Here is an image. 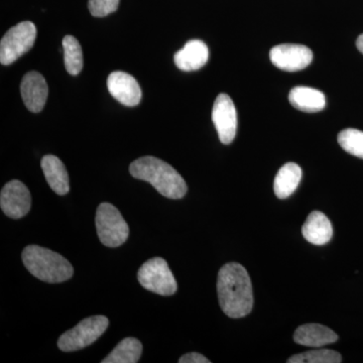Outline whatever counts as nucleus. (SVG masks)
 Returning <instances> with one entry per match:
<instances>
[{
	"label": "nucleus",
	"instance_id": "nucleus-1",
	"mask_svg": "<svg viewBox=\"0 0 363 363\" xmlns=\"http://www.w3.org/2000/svg\"><path fill=\"white\" fill-rule=\"evenodd\" d=\"M217 293L222 311L238 319L247 316L253 307V292L250 274L238 262L221 267L217 279Z\"/></svg>",
	"mask_w": 363,
	"mask_h": 363
},
{
	"label": "nucleus",
	"instance_id": "nucleus-2",
	"mask_svg": "<svg viewBox=\"0 0 363 363\" xmlns=\"http://www.w3.org/2000/svg\"><path fill=\"white\" fill-rule=\"evenodd\" d=\"M130 175L150 183L160 194L169 199H181L188 187L183 177L168 162L155 157H143L131 162Z\"/></svg>",
	"mask_w": 363,
	"mask_h": 363
},
{
	"label": "nucleus",
	"instance_id": "nucleus-3",
	"mask_svg": "<svg viewBox=\"0 0 363 363\" xmlns=\"http://www.w3.org/2000/svg\"><path fill=\"white\" fill-rule=\"evenodd\" d=\"M21 259L26 269L45 283H63L73 277L74 269L69 260L48 248L28 245L23 250Z\"/></svg>",
	"mask_w": 363,
	"mask_h": 363
},
{
	"label": "nucleus",
	"instance_id": "nucleus-4",
	"mask_svg": "<svg viewBox=\"0 0 363 363\" xmlns=\"http://www.w3.org/2000/svg\"><path fill=\"white\" fill-rule=\"evenodd\" d=\"M99 240L105 247H118L128 240L130 227L119 210L109 203H101L95 217Z\"/></svg>",
	"mask_w": 363,
	"mask_h": 363
},
{
	"label": "nucleus",
	"instance_id": "nucleus-5",
	"mask_svg": "<svg viewBox=\"0 0 363 363\" xmlns=\"http://www.w3.org/2000/svg\"><path fill=\"white\" fill-rule=\"evenodd\" d=\"M109 326V320L105 316L86 318L74 328L62 334L58 346L64 352H72L87 347L94 343Z\"/></svg>",
	"mask_w": 363,
	"mask_h": 363
},
{
	"label": "nucleus",
	"instance_id": "nucleus-6",
	"mask_svg": "<svg viewBox=\"0 0 363 363\" xmlns=\"http://www.w3.org/2000/svg\"><path fill=\"white\" fill-rule=\"evenodd\" d=\"M37 39V28L32 21H23L13 26L0 42V62L7 66L32 49Z\"/></svg>",
	"mask_w": 363,
	"mask_h": 363
},
{
	"label": "nucleus",
	"instance_id": "nucleus-7",
	"mask_svg": "<svg viewBox=\"0 0 363 363\" xmlns=\"http://www.w3.org/2000/svg\"><path fill=\"white\" fill-rule=\"evenodd\" d=\"M138 279L145 290L157 295H174L178 288L168 262L162 257H154L145 262L138 272Z\"/></svg>",
	"mask_w": 363,
	"mask_h": 363
},
{
	"label": "nucleus",
	"instance_id": "nucleus-8",
	"mask_svg": "<svg viewBox=\"0 0 363 363\" xmlns=\"http://www.w3.org/2000/svg\"><path fill=\"white\" fill-rule=\"evenodd\" d=\"M212 121L220 142L224 145L233 143L238 131V113L233 99L225 93H221L215 100Z\"/></svg>",
	"mask_w": 363,
	"mask_h": 363
},
{
	"label": "nucleus",
	"instance_id": "nucleus-9",
	"mask_svg": "<svg viewBox=\"0 0 363 363\" xmlns=\"http://www.w3.org/2000/svg\"><path fill=\"white\" fill-rule=\"evenodd\" d=\"M272 63L286 72H297L312 63L313 52L303 45L283 44L272 48L269 52Z\"/></svg>",
	"mask_w": 363,
	"mask_h": 363
},
{
	"label": "nucleus",
	"instance_id": "nucleus-10",
	"mask_svg": "<svg viewBox=\"0 0 363 363\" xmlns=\"http://www.w3.org/2000/svg\"><path fill=\"white\" fill-rule=\"evenodd\" d=\"M32 197L30 191L21 181L13 180L4 185L0 193V207L6 216L20 219L30 212Z\"/></svg>",
	"mask_w": 363,
	"mask_h": 363
},
{
	"label": "nucleus",
	"instance_id": "nucleus-11",
	"mask_svg": "<svg viewBox=\"0 0 363 363\" xmlns=\"http://www.w3.org/2000/svg\"><path fill=\"white\" fill-rule=\"evenodd\" d=\"M109 93L125 106H136L142 99V89L133 76L125 72H112L107 79Z\"/></svg>",
	"mask_w": 363,
	"mask_h": 363
},
{
	"label": "nucleus",
	"instance_id": "nucleus-12",
	"mask_svg": "<svg viewBox=\"0 0 363 363\" xmlns=\"http://www.w3.org/2000/svg\"><path fill=\"white\" fill-rule=\"evenodd\" d=\"M47 82L38 72H28L23 76L21 83V94L26 108L33 113H39L47 102Z\"/></svg>",
	"mask_w": 363,
	"mask_h": 363
},
{
	"label": "nucleus",
	"instance_id": "nucleus-13",
	"mask_svg": "<svg viewBox=\"0 0 363 363\" xmlns=\"http://www.w3.org/2000/svg\"><path fill=\"white\" fill-rule=\"evenodd\" d=\"M209 58V50L205 43L199 40H189L183 49L174 56L176 66L182 71L199 70L206 65Z\"/></svg>",
	"mask_w": 363,
	"mask_h": 363
},
{
	"label": "nucleus",
	"instance_id": "nucleus-14",
	"mask_svg": "<svg viewBox=\"0 0 363 363\" xmlns=\"http://www.w3.org/2000/svg\"><path fill=\"white\" fill-rule=\"evenodd\" d=\"M337 340V334L321 324L302 325L294 333V341L307 347H322Z\"/></svg>",
	"mask_w": 363,
	"mask_h": 363
},
{
	"label": "nucleus",
	"instance_id": "nucleus-15",
	"mask_svg": "<svg viewBox=\"0 0 363 363\" xmlns=\"http://www.w3.org/2000/svg\"><path fill=\"white\" fill-rule=\"evenodd\" d=\"M306 240L314 245H324L331 240L333 228L328 217L320 211H313L306 219L302 227Z\"/></svg>",
	"mask_w": 363,
	"mask_h": 363
},
{
	"label": "nucleus",
	"instance_id": "nucleus-16",
	"mask_svg": "<svg viewBox=\"0 0 363 363\" xmlns=\"http://www.w3.org/2000/svg\"><path fill=\"white\" fill-rule=\"evenodd\" d=\"M42 169L45 180L56 194L66 195L70 191L69 175L63 162L52 155H47L43 157Z\"/></svg>",
	"mask_w": 363,
	"mask_h": 363
},
{
	"label": "nucleus",
	"instance_id": "nucleus-17",
	"mask_svg": "<svg viewBox=\"0 0 363 363\" xmlns=\"http://www.w3.org/2000/svg\"><path fill=\"white\" fill-rule=\"evenodd\" d=\"M289 101L296 109L307 113L323 111L326 106V97L321 91L304 86L293 88L289 94Z\"/></svg>",
	"mask_w": 363,
	"mask_h": 363
},
{
	"label": "nucleus",
	"instance_id": "nucleus-18",
	"mask_svg": "<svg viewBox=\"0 0 363 363\" xmlns=\"http://www.w3.org/2000/svg\"><path fill=\"white\" fill-rule=\"evenodd\" d=\"M302 175V169L295 162L284 164L274 178V191L277 197L279 199L290 197L297 190Z\"/></svg>",
	"mask_w": 363,
	"mask_h": 363
},
{
	"label": "nucleus",
	"instance_id": "nucleus-19",
	"mask_svg": "<svg viewBox=\"0 0 363 363\" xmlns=\"http://www.w3.org/2000/svg\"><path fill=\"white\" fill-rule=\"evenodd\" d=\"M143 345L136 338L123 339L117 344L108 357L102 363H136L142 357Z\"/></svg>",
	"mask_w": 363,
	"mask_h": 363
},
{
	"label": "nucleus",
	"instance_id": "nucleus-20",
	"mask_svg": "<svg viewBox=\"0 0 363 363\" xmlns=\"http://www.w3.org/2000/svg\"><path fill=\"white\" fill-rule=\"evenodd\" d=\"M64 64L67 72L72 76L78 75L83 68L82 48L78 40L72 35L63 39Z\"/></svg>",
	"mask_w": 363,
	"mask_h": 363
},
{
	"label": "nucleus",
	"instance_id": "nucleus-21",
	"mask_svg": "<svg viewBox=\"0 0 363 363\" xmlns=\"http://www.w3.org/2000/svg\"><path fill=\"white\" fill-rule=\"evenodd\" d=\"M289 363H340L342 357L337 351L316 350L293 355L286 360Z\"/></svg>",
	"mask_w": 363,
	"mask_h": 363
},
{
	"label": "nucleus",
	"instance_id": "nucleus-22",
	"mask_svg": "<svg viewBox=\"0 0 363 363\" xmlns=\"http://www.w3.org/2000/svg\"><path fill=\"white\" fill-rule=\"evenodd\" d=\"M338 143L348 154L363 159V131L347 128L338 135Z\"/></svg>",
	"mask_w": 363,
	"mask_h": 363
},
{
	"label": "nucleus",
	"instance_id": "nucleus-23",
	"mask_svg": "<svg viewBox=\"0 0 363 363\" xmlns=\"http://www.w3.org/2000/svg\"><path fill=\"white\" fill-rule=\"evenodd\" d=\"M119 0H89L88 9L95 18H104L117 11Z\"/></svg>",
	"mask_w": 363,
	"mask_h": 363
},
{
	"label": "nucleus",
	"instance_id": "nucleus-24",
	"mask_svg": "<svg viewBox=\"0 0 363 363\" xmlns=\"http://www.w3.org/2000/svg\"><path fill=\"white\" fill-rule=\"evenodd\" d=\"M180 363H210L209 359L205 357L204 355L200 354L197 352L187 353V354L183 355L179 359Z\"/></svg>",
	"mask_w": 363,
	"mask_h": 363
},
{
	"label": "nucleus",
	"instance_id": "nucleus-25",
	"mask_svg": "<svg viewBox=\"0 0 363 363\" xmlns=\"http://www.w3.org/2000/svg\"><path fill=\"white\" fill-rule=\"evenodd\" d=\"M357 47L358 51L363 54V33L362 35H360L359 37H358V39L357 40Z\"/></svg>",
	"mask_w": 363,
	"mask_h": 363
}]
</instances>
